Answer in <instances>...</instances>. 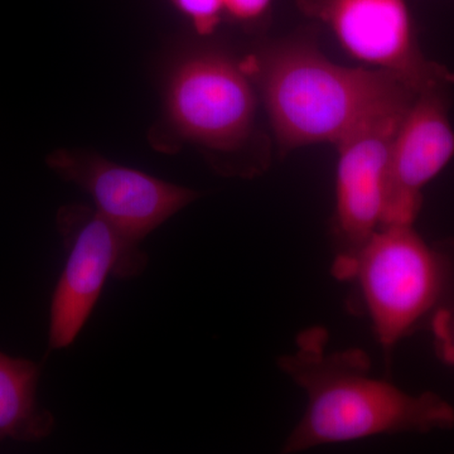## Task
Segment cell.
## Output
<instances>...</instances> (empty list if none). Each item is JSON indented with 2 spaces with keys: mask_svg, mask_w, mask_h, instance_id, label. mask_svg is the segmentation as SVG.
<instances>
[{
  "mask_svg": "<svg viewBox=\"0 0 454 454\" xmlns=\"http://www.w3.org/2000/svg\"><path fill=\"white\" fill-rule=\"evenodd\" d=\"M49 166L59 177L88 192L95 210L133 247L199 199L191 188L169 184L98 154L57 151Z\"/></svg>",
  "mask_w": 454,
  "mask_h": 454,
  "instance_id": "ba28073f",
  "label": "cell"
},
{
  "mask_svg": "<svg viewBox=\"0 0 454 454\" xmlns=\"http://www.w3.org/2000/svg\"><path fill=\"white\" fill-rule=\"evenodd\" d=\"M297 5L330 27L348 55L394 74L418 94L453 85L454 74L420 50L405 0H297Z\"/></svg>",
  "mask_w": 454,
  "mask_h": 454,
  "instance_id": "52a82bcc",
  "label": "cell"
},
{
  "mask_svg": "<svg viewBox=\"0 0 454 454\" xmlns=\"http://www.w3.org/2000/svg\"><path fill=\"white\" fill-rule=\"evenodd\" d=\"M337 280L349 284L348 309L391 351L454 306V245L430 243L414 223L387 225Z\"/></svg>",
  "mask_w": 454,
  "mask_h": 454,
  "instance_id": "3957f363",
  "label": "cell"
},
{
  "mask_svg": "<svg viewBox=\"0 0 454 454\" xmlns=\"http://www.w3.org/2000/svg\"><path fill=\"white\" fill-rule=\"evenodd\" d=\"M41 365L0 352V443L40 442L50 437L55 417L37 400Z\"/></svg>",
  "mask_w": 454,
  "mask_h": 454,
  "instance_id": "30bf717a",
  "label": "cell"
},
{
  "mask_svg": "<svg viewBox=\"0 0 454 454\" xmlns=\"http://www.w3.org/2000/svg\"><path fill=\"white\" fill-rule=\"evenodd\" d=\"M429 330L435 354L444 364L454 367V306L439 312Z\"/></svg>",
  "mask_w": 454,
  "mask_h": 454,
  "instance_id": "7c38bea8",
  "label": "cell"
},
{
  "mask_svg": "<svg viewBox=\"0 0 454 454\" xmlns=\"http://www.w3.org/2000/svg\"><path fill=\"white\" fill-rule=\"evenodd\" d=\"M271 0H223L225 11L240 20H253L268 11Z\"/></svg>",
  "mask_w": 454,
  "mask_h": 454,
  "instance_id": "4fadbf2b",
  "label": "cell"
},
{
  "mask_svg": "<svg viewBox=\"0 0 454 454\" xmlns=\"http://www.w3.org/2000/svg\"><path fill=\"white\" fill-rule=\"evenodd\" d=\"M446 94L447 90L419 92L400 122L391 146L384 226L414 223L424 187L454 157Z\"/></svg>",
  "mask_w": 454,
  "mask_h": 454,
  "instance_id": "9c48e42d",
  "label": "cell"
},
{
  "mask_svg": "<svg viewBox=\"0 0 454 454\" xmlns=\"http://www.w3.org/2000/svg\"><path fill=\"white\" fill-rule=\"evenodd\" d=\"M415 98L373 114L336 145L339 166L333 223L336 279L384 226L391 146Z\"/></svg>",
  "mask_w": 454,
  "mask_h": 454,
  "instance_id": "5b68a950",
  "label": "cell"
},
{
  "mask_svg": "<svg viewBox=\"0 0 454 454\" xmlns=\"http://www.w3.org/2000/svg\"><path fill=\"white\" fill-rule=\"evenodd\" d=\"M255 107L252 79L243 64L223 53L188 57L170 79V122L179 136L210 151H239L252 133Z\"/></svg>",
  "mask_w": 454,
  "mask_h": 454,
  "instance_id": "8992f818",
  "label": "cell"
},
{
  "mask_svg": "<svg viewBox=\"0 0 454 454\" xmlns=\"http://www.w3.org/2000/svg\"><path fill=\"white\" fill-rule=\"evenodd\" d=\"M179 11L186 14L197 32L208 35L219 25L225 11L223 0H173Z\"/></svg>",
  "mask_w": 454,
  "mask_h": 454,
  "instance_id": "8fae6325",
  "label": "cell"
},
{
  "mask_svg": "<svg viewBox=\"0 0 454 454\" xmlns=\"http://www.w3.org/2000/svg\"><path fill=\"white\" fill-rule=\"evenodd\" d=\"M243 66L262 91L283 154L337 145L369 116L418 95L387 71L333 64L303 35L269 44Z\"/></svg>",
  "mask_w": 454,
  "mask_h": 454,
  "instance_id": "7a4b0ae2",
  "label": "cell"
},
{
  "mask_svg": "<svg viewBox=\"0 0 454 454\" xmlns=\"http://www.w3.org/2000/svg\"><path fill=\"white\" fill-rule=\"evenodd\" d=\"M325 327L301 330L295 348L278 358L280 372L307 397L306 411L282 452L295 454L378 435L454 427V406L430 393H409L373 375L364 349H330Z\"/></svg>",
  "mask_w": 454,
  "mask_h": 454,
  "instance_id": "6da1fadb",
  "label": "cell"
},
{
  "mask_svg": "<svg viewBox=\"0 0 454 454\" xmlns=\"http://www.w3.org/2000/svg\"><path fill=\"white\" fill-rule=\"evenodd\" d=\"M66 262L50 306V349L73 345L97 306L107 277L130 279L148 265L140 247L125 243L95 208L64 206L57 214Z\"/></svg>",
  "mask_w": 454,
  "mask_h": 454,
  "instance_id": "277c9868",
  "label": "cell"
}]
</instances>
